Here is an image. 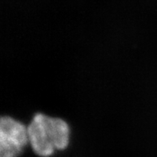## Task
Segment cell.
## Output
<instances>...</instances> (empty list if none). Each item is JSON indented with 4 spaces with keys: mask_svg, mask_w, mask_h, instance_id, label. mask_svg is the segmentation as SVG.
<instances>
[{
    "mask_svg": "<svg viewBox=\"0 0 157 157\" xmlns=\"http://www.w3.org/2000/svg\"><path fill=\"white\" fill-rule=\"evenodd\" d=\"M29 144L36 155L49 157L64 150L70 142V127L65 120L42 113L35 115L27 126Z\"/></svg>",
    "mask_w": 157,
    "mask_h": 157,
    "instance_id": "obj_1",
    "label": "cell"
},
{
    "mask_svg": "<svg viewBox=\"0 0 157 157\" xmlns=\"http://www.w3.org/2000/svg\"><path fill=\"white\" fill-rule=\"evenodd\" d=\"M29 143L27 127L8 116L0 121V157H19Z\"/></svg>",
    "mask_w": 157,
    "mask_h": 157,
    "instance_id": "obj_2",
    "label": "cell"
}]
</instances>
